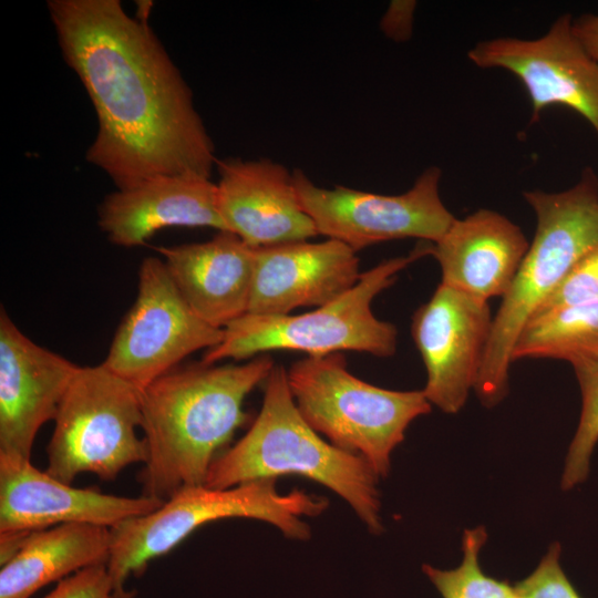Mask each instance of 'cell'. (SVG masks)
I'll return each mask as SVG.
<instances>
[{
  "label": "cell",
  "instance_id": "cell-1",
  "mask_svg": "<svg viewBox=\"0 0 598 598\" xmlns=\"http://www.w3.org/2000/svg\"><path fill=\"white\" fill-rule=\"evenodd\" d=\"M68 65L95 109L86 159L117 189L161 175L210 178L217 159L193 94L147 23L118 0H49Z\"/></svg>",
  "mask_w": 598,
  "mask_h": 598
},
{
  "label": "cell",
  "instance_id": "cell-2",
  "mask_svg": "<svg viewBox=\"0 0 598 598\" xmlns=\"http://www.w3.org/2000/svg\"><path fill=\"white\" fill-rule=\"evenodd\" d=\"M274 367L268 353L241 364L199 362L177 367L143 389V495L166 501L184 487L204 485L210 465L247 419L246 396Z\"/></svg>",
  "mask_w": 598,
  "mask_h": 598
},
{
  "label": "cell",
  "instance_id": "cell-3",
  "mask_svg": "<svg viewBox=\"0 0 598 598\" xmlns=\"http://www.w3.org/2000/svg\"><path fill=\"white\" fill-rule=\"evenodd\" d=\"M264 389L258 415L246 434L215 458L205 485L228 488L257 480L299 475L334 492L370 533L380 534V478L371 466L362 457L323 440L306 422L282 365L275 364Z\"/></svg>",
  "mask_w": 598,
  "mask_h": 598
},
{
  "label": "cell",
  "instance_id": "cell-4",
  "mask_svg": "<svg viewBox=\"0 0 598 598\" xmlns=\"http://www.w3.org/2000/svg\"><path fill=\"white\" fill-rule=\"evenodd\" d=\"M523 196L535 212L536 231L493 318L474 388L487 408L507 394L512 351L525 324L569 269L598 248V177L591 168L566 190H526Z\"/></svg>",
  "mask_w": 598,
  "mask_h": 598
},
{
  "label": "cell",
  "instance_id": "cell-5",
  "mask_svg": "<svg viewBox=\"0 0 598 598\" xmlns=\"http://www.w3.org/2000/svg\"><path fill=\"white\" fill-rule=\"evenodd\" d=\"M277 480H257L228 488L204 485L179 489L154 512L120 523L111 529L106 564L114 598H133L126 588L151 560L167 554L200 526L225 518H251L278 528L288 539L308 540L306 517L321 515L328 498L292 489L281 494Z\"/></svg>",
  "mask_w": 598,
  "mask_h": 598
},
{
  "label": "cell",
  "instance_id": "cell-6",
  "mask_svg": "<svg viewBox=\"0 0 598 598\" xmlns=\"http://www.w3.org/2000/svg\"><path fill=\"white\" fill-rule=\"evenodd\" d=\"M430 252L431 244H424L408 256L384 260L362 272L346 293L309 312L246 313L224 328L223 340L204 353L202 362L249 360L276 350L300 351L308 357L342 351L391 357L396 351L398 330L374 316L372 301L394 283L402 269Z\"/></svg>",
  "mask_w": 598,
  "mask_h": 598
},
{
  "label": "cell",
  "instance_id": "cell-7",
  "mask_svg": "<svg viewBox=\"0 0 598 598\" xmlns=\"http://www.w3.org/2000/svg\"><path fill=\"white\" fill-rule=\"evenodd\" d=\"M289 389L306 422L334 446L362 457L379 478L409 425L431 411L422 390L395 391L348 371L341 352L307 357L287 371Z\"/></svg>",
  "mask_w": 598,
  "mask_h": 598
},
{
  "label": "cell",
  "instance_id": "cell-8",
  "mask_svg": "<svg viewBox=\"0 0 598 598\" xmlns=\"http://www.w3.org/2000/svg\"><path fill=\"white\" fill-rule=\"evenodd\" d=\"M47 447L45 472L72 484L81 473L115 480L146 460L141 427V391L102 363L80 367L64 394Z\"/></svg>",
  "mask_w": 598,
  "mask_h": 598
},
{
  "label": "cell",
  "instance_id": "cell-9",
  "mask_svg": "<svg viewBox=\"0 0 598 598\" xmlns=\"http://www.w3.org/2000/svg\"><path fill=\"white\" fill-rule=\"evenodd\" d=\"M224 329L203 321L187 305L157 257L138 269L137 295L102 364L142 391L189 354L220 343Z\"/></svg>",
  "mask_w": 598,
  "mask_h": 598
},
{
  "label": "cell",
  "instance_id": "cell-10",
  "mask_svg": "<svg viewBox=\"0 0 598 598\" xmlns=\"http://www.w3.org/2000/svg\"><path fill=\"white\" fill-rule=\"evenodd\" d=\"M292 174L299 202L318 235L339 240L354 251L402 238L433 244L455 220L440 197L442 173L436 166L426 168L409 190L399 195L346 186L323 188L300 169Z\"/></svg>",
  "mask_w": 598,
  "mask_h": 598
},
{
  "label": "cell",
  "instance_id": "cell-11",
  "mask_svg": "<svg viewBox=\"0 0 598 598\" xmlns=\"http://www.w3.org/2000/svg\"><path fill=\"white\" fill-rule=\"evenodd\" d=\"M573 18L560 16L537 39L495 38L477 42L467 53L482 69H503L523 83L532 103V121L551 105L579 113L598 135V63L571 30Z\"/></svg>",
  "mask_w": 598,
  "mask_h": 598
},
{
  "label": "cell",
  "instance_id": "cell-12",
  "mask_svg": "<svg viewBox=\"0 0 598 598\" xmlns=\"http://www.w3.org/2000/svg\"><path fill=\"white\" fill-rule=\"evenodd\" d=\"M165 501L78 488L40 471L31 460L0 453V546L14 547L30 533L62 524L113 528L150 514Z\"/></svg>",
  "mask_w": 598,
  "mask_h": 598
},
{
  "label": "cell",
  "instance_id": "cell-13",
  "mask_svg": "<svg viewBox=\"0 0 598 598\" xmlns=\"http://www.w3.org/2000/svg\"><path fill=\"white\" fill-rule=\"evenodd\" d=\"M487 301L440 283L412 317L411 333L426 369L431 405L455 414L474 390L492 331Z\"/></svg>",
  "mask_w": 598,
  "mask_h": 598
},
{
  "label": "cell",
  "instance_id": "cell-14",
  "mask_svg": "<svg viewBox=\"0 0 598 598\" xmlns=\"http://www.w3.org/2000/svg\"><path fill=\"white\" fill-rule=\"evenodd\" d=\"M79 365L29 339L0 309V453L31 460Z\"/></svg>",
  "mask_w": 598,
  "mask_h": 598
},
{
  "label": "cell",
  "instance_id": "cell-15",
  "mask_svg": "<svg viewBox=\"0 0 598 598\" xmlns=\"http://www.w3.org/2000/svg\"><path fill=\"white\" fill-rule=\"evenodd\" d=\"M361 274L357 251L336 239L254 248L247 313L289 315L300 307H321L350 290Z\"/></svg>",
  "mask_w": 598,
  "mask_h": 598
},
{
  "label": "cell",
  "instance_id": "cell-16",
  "mask_svg": "<svg viewBox=\"0 0 598 598\" xmlns=\"http://www.w3.org/2000/svg\"><path fill=\"white\" fill-rule=\"evenodd\" d=\"M217 206L226 231L251 248L308 240L318 235L303 210L293 174L268 158L216 162Z\"/></svg>",
  "mask_w": 598,
  "mask_h": 598
},
{
  "label": "cell",
  "instance_id": "cell-17",
  "mask_svg": "<svg viewBox=\"0 0 598 598\" xmlns=\"http://www.w3.org/2000/svg\"><path fill=\"white\" fill-rule=\"evenodd\" d=\"M99 226L114 245H144L166 227H212L226 231L210 178L161 175L109 194L99 208Z\"/></svg>",
  "mask_w": 598,
  "mask_h": 598
},
{
  "label": "cell",
  "instance_id": "cell-18",
  "mask_svg": "<svg viewBox=\"0 0 598 598\" xmlns=\"http://www.w3.org/2000/svg\"><path fill=\"white\" fill-rule=\"evenodd\" d=\"M529 243L518 225L492 209H478L453 221L431 244L441 283L488 301L509 290Z\"/></svg>",
  "mask_w": 598,
  "mask_h": 598
},
{
  "label": "cell",
  "instance_id": "cell-19",
  "mask_svg": "<svg viewBox=\"0 0 598 598\" xmlns=\"http://www.w3.org/2000/svg\"><path fill=\"white\" fill-rule=\"evenodd\" d=\"M190 309L224 329L248 312L254 248L229 231L210 240L155 248Z\"/></svg>",
  "mask_w": 598,
  "mask_h": 598
},
{
  "label": "cell",
  "instance_id": "cell-20",
  "mask_svg": "<svg viewBox=\"0 0 598 598\" xmlns=\"http://www.w3.org/2000/svg\"><path fill=\"white\" fill-rule=\"evenodd\" d=\"M111 529L62 524L27 535L0 564V598H30L44 586L91 566L107 564Z\"/></svg>",
  "mask_w": 598,
  "mask_h": 598
},
{
  "label": "cell",
  "instance_id": "cell-21",
  "mask_svg": "<svg viewBox=\"0 0 598 598\" xmlns=\"http://www.w3.org/2000/svg\"><path fill=\"white\" fill-rule=\"evenodd\" d=\"M556 359L574 370L598 364V302L532 318L512 351L519 359Z\"/></svg>",
  "mask_w": 598,
  "mask_h": 598
},
{
  "label": "cell",
  "instance_id": "cell-22",
  "mask_svg": "<svg viewBox=\"0 0 598 598\" xmlns=\"http://www.w3.org/2000/svg\"><path fill=\"white\" fill-rule=\"evenodd\" d=\"M487 539L486 529H466L462 539L463 559L453 569L422 566L443 598H517L515 587L506 580L486 575L480 565V553Z\"/></svg>",
  "mask_w": 598,
  "mask_h": 598
},
{
  "label": "cell",
  "instance_id": "cell-23",
  "mask_svg": "<svg viewBox=\"0 0 598 598\" xmlns=\"http://www.w3.org/2000/svg\"><path fill=\"white\" fill-rule=\"evenodd\" d=\"M581 390L579 423L569 445L561 487L569 489L584 482L589 472V462L598 442V364L575 370Z\"/></svg>",
  "mask_w": 598,
  "mask_h": 598
},
{
  "label": "cell",
  "instance_id": "cell-24",
  "mask_svg": "<svg viewBox=\"0 0 598 598\" xmlns=\"http://www.w3.org/2000/svg\"><path fill=\"white\" fill-rule=\"evenodd\" d=\"M595 302H598V248L589 251L569 269L532 318Z\"/></svg>",
  "mask_w": 598,
  "mask_h": 598
},
{
  "label": "cell",
  "instance_id": "cell-25",
  "mask_svg": "<svg viewBox=\"0 0 598 598\" xmlns=\"http://www.w3.org/2000/svg\"><path fill=\"white\" fill-rule=\"evenodd\" d=\"M560 545L554 543L535 570L515 587L517 598H581L560 563Z\"/></svg>",
  "mask_w": 598,
  "mask_h": 598
},
{
  "label": "cell",
  "instance_id": "cell-26",
  "mask_svg": "<svg viewBox=\"0 0 598 598\" xmlns=\"http://www.w3.org/2000/svg\"><path fill=\"white\" fill-rule=\"evenodd\" d=\"M42 598H114L106 564L84 568L64 578Z\"/></svg>",
  "mask_w": 598,
  "mask_h": 598
},
{
  "label": "cell",
  "instance_id": "cell-27",
  "mask_svg": "<svg viewBox=\"0 0 598 598\" xmlns=\"http://www.w3.org/2000/svg\"><path fill=\"white\" fill-rule=\"evenodd\" d=\"M415 6L414 1H392L380 23L383 33L394 41L408 40L412 32Z\"/></svg>",
  "mask_w": 598,
  "mask_h": 598
},
{
  "label": "cell",
  "instance_id": "cell-28",
  "mask_svg": "<svg viewBox=\"0 0 598 598\" xmlns=\"http://www.w3.org/2000/svg\"><path fill=\"white\" fill-rule=\"evenodd\" d=\"M571 30L585 51L598 63V14L585 13L573 19Z\"/></svg>",
  "mask_w": 598,
  "mask_h": 598
}]
</instances>
